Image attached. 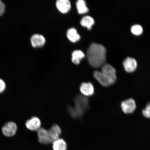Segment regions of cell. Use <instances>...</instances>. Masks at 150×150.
Here are the masks:
<instances>
[{
	"label": "cell",
	"mask_w": 150,
	"mask_h": 150,
	"mask_svg": "<svg viewBox=\"0 0 150 150\" xmlns=\"http://www.w3.org/2000/svg\"><path fill=\"white\" fill-rule=\"evenodd\" d=\"M106 50L102 45L93 43L87 52L88 61L92 67L98 68L104 65L106 60Z\"/></svg>",
	"instance_id": "obj_1"
},
{
	"label": "cell",
	"mask_w": 150,
	"mask_h": 150,
	"mask_svg": "<svg viewBox=\"0 0 150 150\" xmlns=\"http://www.w3.org/2000/svg\"><path fill=\"white\" fill-rule=\"evenodd\" d=\"M102 67V71H95L94 72L95 79L103 87H108L113 85L117 80L115 69L108 64L105 63Z\"/></svg>",
	"instance_id": "obj_2"
},
{
	"label": "cell",
	"mask_w": 150,
	"mask_h": 150,
	"mask_svg": "<svg viewBox=\"0 0 150 150\" xmlns=\"http://www.w3.org/2000/svg\"><path fill=\"white\" fill-rule=\"evenodd\" d=\"M89 100L87 97L79 95L75 97L74 106L69 107L68 111L72 117L77 119L81 117L89 108Z\"/></svg>",
	"instance_id": "obj_3"
},
{
	"label": "cell",
	"mask_w": 150,
	"mask_h": 150,
	"mask_svg": "<svg viewBox=\"0 0 150 150\" xmlns=\"http://www.w3.org/2000/svg\"><path fill=\"white\" fill-rule=\"evenodd\" d=\"M17 130V125L13 121H9L6 123L1 128V131L4 135L8 137L14 136Z\"/></svg>",
	"instance_id": "obj_4"
},
{
	"label": "cell",
	"mask_w": 150,
	"mask_h": 150,
	"mask_svg": "<svg viewBox=\"0 0 150 150\" xmlns=\"http://www.w3.org/2000/svg\"><path fill=\"white\" fill-rule=\"evenodd\" d=\"M121 108L123 112L126 114L133 113L136 110L137 105L134 99L129 98L123 101L121 103Z\"/></svg>",
	"instance_id": "obj_5"
},
{
	"label": "cell",
	"mask_w": 150,
	"mask_h": 150,
	"mask_svg": "<svg viewBox=\"0 0 150 150\" xmlns=\"http://www.w3.org/2000/svg\"><path fill=\"white\" fill-rule=\"evenodd\" d=\"M37 131L38 141L40 143L44 145L52 143L48 130L41 127Z\"/></svg>",
	"instance_id": "obj_6"
},
{
	"label": "cell",
	"mask_w": 150,
	"mask_h": 150,
	"mask_svg": "<svg viewBox=\"0 0 150 150\" xmlns=\"http://www.w3.org/2000/svg\"><path fill=\"white\" fill-rule=\"evenodd\" d=\"M80 90L82 95L88 97L91 96L94 93V88L91 82H83L80 86Z\"/></svg>",
	"instance_id": "obj_7"
},
{
	"label": "cell",
	"mask_w": 150,
	"mask_h": 150,
	"mask_svg": "<svg viewBox=\"0 0 150 150\" xmlns=\"http://www.w3.org/2000/svg\"><path fill=\"white\" fill-rule=\"evenodd\" d=\"M123 64L125 71L129 73L134 72L137 66L136 59L130 57L126 58L123 61Z\"/></svg>",
	"instance_id": "obj_8"
},
{
	"label": "cell",
	"mask_w": 150,
	"mask_h": 150,
	"mask_svg": "<svg viewBox=\"0 0 150 150\" xmlns=\"http://www.w3.org/2000/svg\"><path fill=\"white\" fill-rule=\"evenodd\" d=\"M41 122L38 117H33L28 120L25 123L26 127L32 131H37L41 127Z\"/></svg>",
	"instance_id": "obj_9"
},
{
	"label": "cell",
	"mask_w": 150,
	"mask_h": 150,
	"mask_svg": "<svg viewBox=\"0 0 150 150\" xmlns=\"http://www.w3.org/2000/svg\"><path fill=\"white\" fill-rule=\"evenodd\" d=\"M52 142L60 138L62 131L60 127L57 125H54L48 130Z\"/></svg>",
	"instance_id": "obj_10"
},
{
	"label": "cell",
	"mask_w": 150,
	"mask_h": 150,
	"mask_svg": "<svg viewBox=\"0 0 150 150\" xmlns=\"http://www.w3.org/2000/svg\"><path fill=\"white\" fill-rule=\"evenodd\" d=\"M56 7L63 13H65L70 11L71 7L70 1L68 0H59L56 2Z\"/></svg>",
	"instance_id": "obj_11"
},
{
	"label": "cell",
	"mask_w": 150,
	"mask_h": 150,
	"mask_svg": "<svg viewBox=\"0 0 150 150\" xmlns=\"http://www.w3.org/2000/svg\"><path fill=\"white\" fill-rule=\"evenodd\" d=\"M31 41L32 45L34 47L42 46L45 43V39L42 35L35 34L31 37Z\"/></svg>",
	"instance_id": "obj_12"
},
{
	"label": "cell",
	"mask_w": 150,
	"mask_h": 150,
	"mask_svg": "<svg viewBox=\"0 0 150 150\" xmlns=\"http://www.w3.org/2000/svg\"><path fill=\"white\" fill-rule=\"evenodd\" d=\"M52 143L53 150H67V143L62 138H60L54 141Z\"/></svg>",
	"instance_id": "obj_13"
},
{
	"label": "cell",
	"mask_w": 150,
	"mask_h": 150,
	"mask_svg": "<svg viewBox=\"0 0 150 150\" xmlns=\"http://www.w3.org/2000/svg\"><path fill=\"white\" fill-rule=\"evenodd\" d=\"M67 36L69 40L74 42H78L80 39V35L78 34L76 30L74 28H71L68 30Z\"/></svg>",
	"instance_id": "obj_14"
},
{
	"label": "cell",
	"mask_w": 150,
	"mask_h": 150,
	"mask_svg": "<svg viewBox=\"0 0 150 150\" xmlns=\"http://www.w3.org/2000/svg\"><path fill=\"white\" fill-rule=\"evenodd\" d=\"M84 52L80 50H75L72 54V61L75 64H78L85 57Z\"/></svg>",
	"instance_id": "obj_15"
},
{
	"label": "cell",
	"mask_w": 150,
	"mask_h": 150,
	"mask_svg": "<svg viewBox=\"0 0 150 150\" xmlns=\"http://www.w3.org/2000/svg\"><path fill=\"white\" fill-rule=\"evenodd\" d=\"M94 23V20L93 19L89 16L83 17L80 22L82 26L87 27L89 30L91 29L92 26L93 25Z\"/></svg>",
	"instance_id": "obj_16"
},
{
	"label": "cell",
	"mask_w": 150,
	"mask_h": 150,
	"mask_svg": "<svg viewBox=\"0 0 150 150\" xmlns=\"http://www.w3.org/2000/svg\"><path fill=\"white\" fill-rule=\"evenodd\" d=\"M76 5L79 13L83 14L88 12V8L86 6L85 1L83 0L78 1L76 3Z\"/></svg>",
	"instance_id": "obj_17"
},
{
	"label": "cell",
	"mask_w": 150,
	"mask_h": 150,
	"mask_svg": "<svg viewBox=\"0 0 150 150\" xmlns=\"http://www.w3.org/2000/svg\"><path fill=\"white\" fill-rule=\"evenodd\" d=\"M131 31L134 35H139L143 32V29L141 26L139 25H135L131 27Z\"/></svg>",
	"instance_id": "obj_18"
},
{
	"label": "cell",
	"mask_w": 150,
	"mask_h": 150,
	"mask_svg": "<svg viewBox=\"0 0 150 150\" xmlns=\"http://www.w3.org/2000/svg\"><path fill=\"white\" fill-rule=\"evenodd\" d=\"M142 113L144 117L150 119V103L146 105L145 108L142 110Z\"/></svg>",
	"instance_id": "obj_19"
},
{
	"label": "cell",
	"mask_w": 150,
	"mask_h": 150,
	"mask_svg": "<svg viewBox=\"0 0 150 150\" xmlns=\"http://www.w3.org/2000/svg\"><path fill=\"white\" fill-rule=\"evenodd\" d=\"M6 88V84L0 78V93H3Z\"/></svg>",
	"instance_id": "obj_20"
},
{
	"label": "cell",
	"mask_w": 150,
	"mask_h": 150,
	"mask_svg": "<svg viewBox=\"0 0 150 150\" xmlns=\"http://www.w3.org/2000/svg\"><path fill=\"white\" fill-rule=\"evenodd\" d=\"M6 10V6L4 3L0 0V16H2L5 13Z\"/></svg>",
	"instance_id": "obj_21"
}]
</instances>
